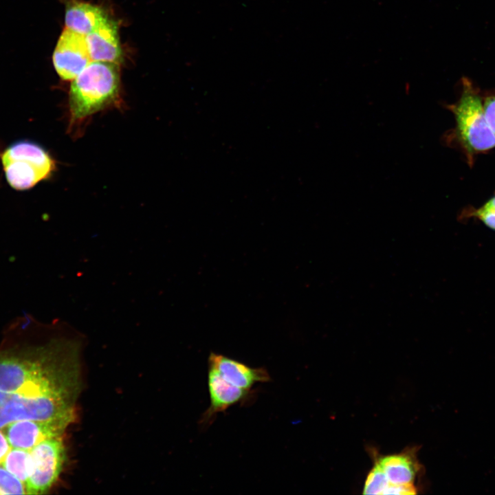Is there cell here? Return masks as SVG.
Segmentation results:
<instances>
[{
	"instance_id": "cell-8",
	"label": "cell",
	"mask_w": 495,
	"mask_h": 495,
	"mask_svg": "<svg viewBox=\"0 0 495 495\" xmlns=\"http://www.w3.org/2000/svg\"><path fill=\"white\" fill-rule=\"evenodd\" d=\"M208 386L210 405L203 415L204 426H208L219 412H223L230 407L246 401L250 390L230 384L215 368L209 366Z\"/></svg>"
},
{
	"instance_id": "cell-3",
	"label": "cell",
	"mask_w": 495,
	"mask_h": 495,
	"mask_svg": "<svg viewBox=\"0 0 495 495\" xmlns=\"http://www.w3.org/2000/svg\"><path fill=\"white\" fill-rule=\"evenodd\" d=\"M448 108L456 122L452 135L468 155L495 147V134L485 120L481 97L468 78H463L461 96Z\"/></svg>"
},
{
	"instance_id": "cell-6",
	"label": "cell",
	"mask_w": 495,
	"mask_h": 495,
	"mask_svg": "<svg viewBox=\"0 0 495 495\" xmlns=\"http://www.w3.org/2000/svg\"><path fill=\"white\" fill-rule=\"evenodd\" d=\"M52 62L62 79H74L91 62L85 36L65 28L55 47Z\"/></svg>"
},
{
	"instance_id": "cell-5",
	"label": "cell",
	"mask_w": 495,
	"mask_h": 495,
	"mask_svg": "<svg viewBox=\"0 0 495 495\" xmlns=\"http://www.w3.org/2000/svg\"><path fill=\"white\" fill-rule=\"evenodd\" d=\"M30 451L32 472L25 483V494H42L58 479L65 461L62 436L44 440Z\"/></svg>"
},
{
	"instance_id": "cell-18",
	"label": "cell",
	"mask_w": 495,
	"mask_h": 495,
	"mask_svg": "<svg viewBox=\"0 0 495 495\" xmlns=\"http://www.w3.org/2000/svg\"><path fill=\"white\" fill-rule=\"evenodd\" d=\"M482 206L491 211L495 215V195Z\"/></svg>"
},
{
	"instance_id": "cell-11",
	"label": "cell",
	"mask_w": 495,
	"mask_h": 495,
	"mask_svg": "<svg viewBox=\"0 0 495 495\" xmlns=\"http://www.w3.org/2000/svg\"><path fill=\"white\" fill-rule=\"evenodd\" d=\"M417 450L406 448L399 454L382 456L375 461L393 485H414L421 470L417 458Z\"/></svg>"
},
{
	"instance_id": "cell-13",
	"label": "cell",
	"mask_w": 495,
	"mask_h": 495,
	"mask_svg": "<svg viewBox=\"0 0 495 495\" xmlns=\"http://www.w3.org/2000/svg\"><path fill=\"white\" fill-rule=\"evenodd\" d=\"M1 466L25 485L32 472L30 451L12 448Z\"/></svg>"
},
{
	"instance_id": "cell-1",
	"label": "cell",
	"mask_w": 495,
	"mask_h": 495,
	"mask_svg": "<svg viewBox=\"0 0 495 495\" xmlns=\"http://www.w3.org/2000/svg\"><path fill=\"white\" fill-rule=\"evenodd\" d=\"M78 347L54 340L0 351V390L42 400L74 417L80 390Z\"/></svg>"
},
{
	"instance_id": "cell-12",
	"label": "cell",
	"mask_w": 495,
	"mask_h": 495,
	"mask_svg": "<svg viewBox=\"0 0 495 495\" xmlns=\"http://www.w3.org/2000/svg\"><path fill=\"white\" fill-rule=\"evenodd\" d=\"M107 17L98 6L76 0H70L66 3V28L81 35L89 34Z\"/></svg>"
},
{
	"instance_id": "cell-14",
	"label": "cell",
	"mask_w": 495,
	"mask_h": 495,
	"mask_svg": "<svg viewBox=\"0 0 495 495\" xmlns=\"http://www.w3.org/2000/svg\"><path fill=\"white\" fill-rule=\"evenodd\" d=\"M390 484L381 468L375 462L374 467L366 477L363 494H386Z\"/></svg>"
},
{
	"instance_id": "cell-2",
	"label": "cell",
	"mask_w": 495,
	"mask_h": 495,
	"mask_svg": "<svg viewBox=\"0 0 495 495\" xmlns=\"http://www.w3.org/2000/svg\"><path fill=\"white\" fill-rule=\"evenodd\" d=\"M72 80L69 97L72 123L85 120L118 97L120 74L116 63L91 61Z\"/></svg>"
},
{
	"instance_id": "cell-4",
	"label": "cell",
	"mask_w": 495,
	"mask_h": 495,
	"mask_svg": "<svg viewBox=\"0 0 495 495\" xmlns=\"http://www.w3.org/2000/svg\"><path fill=\"white\" fill-rule=\"evenodd\" d=\"M1 162L7 182L20 190L48 178L55 169V162L49 153L29 141L11 144L2 153Z\"/></svg>"
},
{
	"instance_id": "cell-15",
	"label": "cell",
	"mask_w": 495,
	"mask_h": 495,
	"mask_svg": "<svg viewBox=\"0 0 495 495\" xmlns=\"http://www.w3.org/2000/svg\"><path fill=\"white\" fill-rule=\"evenodd\" d=\"M25 485L16 477L0 467V494H24Z\"/></svg>"
},
{
	"instance_id": "cell-16",
	"label": "cell",
	"mask_w": 495,
	"mask_h": 495,
	"mask_svg": "<svg viewBox=\"0 0 495 495\" xmlns=\"http://www.w3.org/2000/svg\"><path fill=\"white\" fill-rule=\"evenodd\" d=\"M483 109L485 120L495 134V96H487L483 102Z\"/></svg>"
},
{
	"instance_id": "cell-9",
	"label": "cell",
	"mask_w": 495,
	"mask_h": 495,
	"mask_svg": "<svg viewBox=\"0 0 495 495\" xmlns=\"http://www.w3.org/2000/svg\"><path fill=\"white\" fill-rule=\"evenodd\" d=\"M208 366L215 368L230 384L245 390H250L255 384L267 382L271 379L265 368L250 367L221 354L210 353Z\"/></svg>"
},
{
	"instance_id": "cell-7",
	"label": "cell",
	"mask_w": 495,
	"mask_h": 495,
	"mask_svg": "<svg viewBox=\"0 0 495 495\" xmlns=\"http://www.w3.org/2000/svg\"><path fill=\"white\" fill-rule=\"evenodd\" d=\"M69 424L59 421L20 420L8 424L3 431L12 448L30 451L44 440L62 436Z\"/></svg>"
},
{
	"instance_id": "cell-17",
	"label": "cell",
	"mask_w": 495,
	"mask_h": 495,
	"mask_svg": "<svg viewBox=\"0 0 495 495\" xmlns=\"http://www.w3.org/2000/svg\"><path fill=\"white\" fill-rule=\"evenodd\" d=\"M10 446L3 431L0 430V465L2 464L6 456L9 452Z\"/></svg>"
},
{
	"instance_id": "cell-10",
	"label": "cell",
	"mask_w": 495,
	"mask_h": 495,
	"mask_svg": "<svg viewBox=\"0 0 495 495\" xmlns=\"http://www.w3.org/2000/svg\"><path fill=\"white\" fill-rule=\"evenodd\" d=\"M85 38L91 61L120 62L122 48L115 21L107 17Z\"/></svg>"
}]
</instances>
